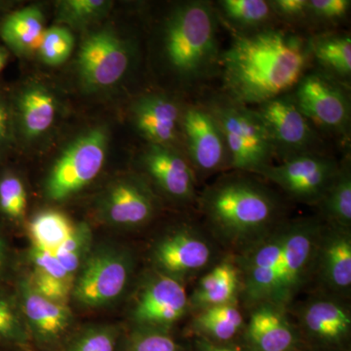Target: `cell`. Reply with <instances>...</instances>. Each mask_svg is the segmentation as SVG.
<instances>
[{"label":"cell","mask_w":351,"mask_h":351,"mask_svg":"<svg viewBox=\"0 0 351 351\" xmlns=\"http://www.w3.org/2000/svg\"><path fill=\"white\" fill-rule=\"evenodd\" d=\"M323 225L317 216L287 218L232 256L241 274L239 302L244 311L265 302L289 309L311 290Z\"/></svg>","instance_id":"cell-1"},{"label":"cell","mask_w":351,"mask_h":351,"mask_svg":"<svg viewBox=\"0 0 351 351\" xmlns=\"http://www.w3.org/2000/svg\"><path fill=\"white\" fill-rule=\"evenodd\" d=\"M311 68L308 34L285 25L239 34L221 52L219 90L253 108L291 93Z\"/></svg>","instance_id":"cell-2"},{"label":"cell","mask_w":351,"mask_h":351,"mask_svg":"<svg viewBox=\"0 0 351 351\" xmlns=\"http://www.w3.org/2000/svg\"><path fill=\"white\" fill-rule=\"evenodd\" d=\"M200 223L228 255L235 256L289 218L285 197L251 173L230 170L199 191Z\"/></svg>","instance_id":"cell-3"},{"label":"cell","mask_w":351,"mask_h":351,"mask_svg":"<svg viewBox=\"0 0 351 351\" xmlns=\"http://www.w3.org/2000/svg\"><path fill=\"white\" fill-rule=\"evenodd\" d=\"M219 21L213 1L174 2L156 27V58L182 93L207 89L219 73Z\"/></svg>","instance_id":"cell-4"},{"label":"cell","mask_w":351,"mask_h":351,"mask_svg":"<svg viewBox=\"0 0 351 351\" xmlns=\"http://www.w3.org/2000/svg\"><path fill=\"white\" fill-rule=\"evenodd\" d=\"M197 101L211 113L225 137L232 170L258 175L274 164L269 134L253 108L209 87L198 95Z\"/></svg>","instance_id":"cell-5"},{"label":"cell","mask_w":351,"mask_h":351,"mask_svg":"<svg viewBox=\"0 0 351 351\" xmlns=\"http://www.w3.org/2000/svg\"><path fill=\"white\" fill-rule=\"evenodd\" d=\"M135 252L119 243L94 244L76 274L71 302L84 311H98L119 302L133 285Z\"/></svg>","instance_id":"cell-6"},{"label":"cell","mask_w":351,"mask_h":351,"mask_svg":"<svg viewBox=\"0 0 351 351\" xmlns=\"http://www.w3.org/2000/svg\"><path fill=\"white\" fill-rule=\"evenodd\" d=\"M226 254L200 221L182 219L159 233L149 249L151 269L184 283L197 279Z\"/></svg>","instance_id":"cell-7"},{"label":"cell","mask_w":351,"mask_h":351,"mask_svg":"<svg viewBox=\"0 0 351 351\" xmlns=\"http://www.w3.org/2000/svg\"><path fill=\"white\" fill-rule=\"evenodd\" d=\"M108 143L110 134L105 126L88 129L71 140L46 176V199L64 202L93 182L105 166Z\"/></svg>","instance_id":"cell-8"},{"label":"cell","mask_w":351,"mask_h":351,"mask_svg":"<svg viewBox=\"0 0 351 351\" xmlns=\"http://www.w3.org/2000/svg\"><path fill=\"white\" fill-rule=\"evenodd\" d=\"M350 88L315 66L309 69L291 93L302 114L322 138L350 147Z\"/></svg>","instance_id":"cell-9"},{"label":"cell","mask_w":351,"mask_h":351,"mask_svg":"<svg viewBox=\"0 0 351 351\" xmlns=\"http://www.w3.org/2000/svg\"><path fill=\"white\" fill-rule=\"evenodd\" d=\"M309 294L288 309L304 346L313 351H350V301L318 291Z\"/></svg>","instance_id":"cell-10"},{"label":"cell","mask_w":351,"mask_h":351,"mask_svg":"<svg viewBox=\"0 0 351 351\" xmlns=\"http://www.w3.org/2000/svg\"><path fill=\"white\" fill-rule=\"evenodd\" d=\"M163 202L137 172L114 178L94 201L95 218L101 225L120 230H138L151 225Z\"/></svg>","instance_id":"cell-11"},{"label":"cell","mask_w":351,"mask_h":351,"mask_svg":"<svg viewBox=\"0 0 351 351\" xmlns=\"http://www.w3.org/2000/svg\"><path fill=\"white\" fill-rule=\"evenodd\" d=\"M189 313L186 286L149 269L134 289L128 321L131 328L173 331Z\"/></svg>","instance_id":"cell-12"},{"label":"cell","mask_w":351,"mask_h":351,"mask_svg":"<svg viewBox=\"0 0 351 351\" xmlns=\"http://www.w3.org/2000/svg\"><path fill=\"white\" fill-rule=\"evenodd\" d=\"M253 108L265 124L278 163L304 154H327L324 138L302 114L292 93Z\"/></svg>","instance_id":"cell-13"},{"label":"cell","mask_w":351,"mask_h":351,"mask_svg":"<svg viewBox=\"0 0 351 351\" xmlns=\"http://www.w3.org/2000/svg\"><path fill=\"white\" fill-rule=\"evenodd\" d=\"M142 176L164 202L181 209H193L199 196V182L184 152L175 147L147 145L138 157Z\"/></svg>","instance_id":"cell-14"},{"label":"cell","mask_w":351,"mask_h":351,"mask_svg":"<svg viewBox=\"0 0 351 351\" xmlns=\"http://www.w3.org/2000/svg\"><path fill=\"white\" fill-rule=\"evenodd\" d=\"M133 48L110 29L88 34L76 61L78 77L88 93L105 91L119 84L131 68Z\"/></svg>","instance_id":"cell-15"},{"label":"cell","mask_w":351,"mask_h":351,"mask_svg":"<svg viewBox=\"0 0 351 351\" xmlns=\"http://www.w3.org/2000/svg\"><path fill=\"white\" fill-rule=\"evenodd\" d=\"M182 138L198 182L232 170L225 137L211 113L198 101L184 104Z\"/></svg>","instance_id":"cell-16"},{"label":"cell","mask_w":351,"mask_h":351,"mask_svg":"<svg viewBox=\"0 0 351 351\" xmlns=\"http://www.w3.org/2000/svg\"><path fill=\"white\" fill-rule=\"evenodd\" d=\"M341 160L329 154H311L272 164L258 177L276 184L289 199L316 206L331 186Z\"/></svg>","instance_id":"cell-17"},{"label":"cell","mask_w":351,"mask_h":351,"mask_svg":"<svg viewBox=\"0 0 351 351\" xmlns=\"http://www.w3.org/2000/svg\"><path fill=\"white\" fill-rule=\"evenodd\" d=\"M13 287L32 348L38 351H60L75 330V316L71 307L45 299L36 292L25 271L18 270Z\"/></svg>","instance_id":"cell-18"},{"label":"cell","mask_w":351,"mask_h":351,"mask_svg":"<svg viewBox=\"0 0 351 351\" xmlns=\"http://www.w3.org/2000/svg\"><path fill=\"white\" fill-rule=\"evenodd\" d=\"M184 101L167 92H149L132 103V124L147 145L175 147L184 152L182 119Z\"/></svg>","instance_id":"cell-19"},{"label":"cell","mask_w":351,"mask_h":351,"mask_svg":"<svg viewBox=\"0 0 351 351\" xmlns=\"http://www.w3.org/2000/svg\"><path fill=\"white\" fill-rule=\"evenodd\" d=\"M311 291L350 301L351 230L323 225Z\"/></svg>","instance_id":"cell-20"},{"label":"cell","mask_w":351,"mask_h":351,"mask_svg":"<svg viewBox=\"0 0 351 351\" xmlns=\"http://www.w3.org/2000/svg\"><path fill=\"white\" fill-rule=\"evenodd\" d=\"M241 339L251 351H299L306 348L288 309L258 304L246 309Z\"/></svg>","instance_id":"cell-21"},{"label":"cell","mask_w":351,"mask_h":351,"mask_svg":"<svg viewBox=\"0 0 351 351\" xmlns=\"http://www.w3.org/2000/svg\"><path fill=\"white\" fill-rule=\"evenodd\" d=\"M11 107L16 138L32 144L47 135L56 123L60 103L49 86L31 82L18 90Z\"/></svg>","instance_id":"cell-22"},{"label":"cell","mask_w":351,"mask_h":351,"mask_svg":"<svg viewBox=\"0 0 351 351\" xmlns=\"http://www.w3.org/2000/svg\"><path fill=\"white\" fill-rule=\"evenodd\" d=\"M241 274L232 256L226 255L214 267L196 279L189 294L191 313L208 307L240 304Z\"/></svg>","instance_id":"cell-23"},{"label":"cell","mask_w":351,"mask_h":351,"mask_svg":"<svg viewBox=\"0 0 351 351\" xmlns=\"http://www.w3.org/2000/svg\"><path fill=\"white\" fill-rule=\"evenodd\" d=\"M313 66L350 88L351 36L350 32L327 31L309 34Z\"/></svg>","instance_id":"cell-24"},{"label":"cell","mask_w":351,"mask_h":351,"mask_svg":"<svg viewBox=\"0 0 351 351\" xmlns=\"http://www.w3.org/2000/svg\"><path fill=\"white\" fill-rule=\"evenodd\" d=\"M219 21L232 32V36L283 25L277 19L269 0H219L213 2Z\"/></svg>","instance_id":"cell-25"},{"label":"cell","mask_w":351,"mask_h":351,"mask_svg":"<svg viewBox=\"0 0 351 351\" xmlns=\"http://www.w3.org/2000/svg\"><path fill=\"white\" fill-rule=\"evenodd\" d=\"M246 315L240 304L208 307L193 313L191 327L193 336L215 343H228L241 338Z\"/></svg>","instance_id":"cell-26"},{"label":"cell","mask_w":351,"mask_h":351,"mask_svg":"<svg viewBox=\"0 0 351 351\" xmlns=\"http://www.w3.org/2000/svg\"><path fill=\"white\" fill-rule=\"evenodd\" d=\"M45 19L36 6L25 7L9 14L0 25V36L16 54L27 56L38 51L43 38Z\"/></svg>","instance_id":"cell-27"},{"label":"cell","mask_w":351,"mask_h":351,"mask_svg":"<svg viewBox=\"0 0 351 351\" xmlns=\"http://www.w3.org/2000/svg\"><path fill=\"white\" fill-rule=\"evenodd\" d=\"M318 217L327 225L351 230V159L348 152L331 186L316 205Z\"/></svg>","instance_id":"cell-28"},{"label":"cell","mask_w":351,"mask_h":351,"mask_svg":"<svg viewBox=\"0 0 351 351\" xmlns=\"http://www.w3.org/2000/svg\"><path fill=\"white\" fill-rule=\"evenodd\" d=\"M77 221L55 209L38 212L27 223L31 246L54 252L59 249L75 232Z\"/></svg>","instance_id":"cell-29"},{"label":"cell","mask_w":351,"mask_h":351,"mask_svg":"<svg viewBox=\"0 0 351 351\" xmlns=\"http://www.w3.org/2000/svg\"><path fill=\"white\" fill-rule=\"evenodd\" d=\"M0 345L34 350L13 283L0 284Z\"/></svg>","instance_id":"cell-30"},{"label":"cell","mask_w":351,"mask_h":351,"mask_svg":"<svg viewBox=\"0 0 351 351\" xmlns=\"http://www.w3.org/2000/svg\"><path fill=\"white\" fill-rule=\"evenodd\" d=\"M27 209V191L23 178L15 171L0 172V218L6 225H24Z\"/></svg>","instance_id":"cell-31"},{"label":"cell","mask_w":351,"mask_h":351,"mask_svg":"<svg viewBox=\"0 0 351 351\" xmlns=\"http://www.w3.org/2000/svg\"><path fill=\"white\" fill-rule=\"evenodd\" d=\"M122 334L117 325H86L73 330L60 351H117Z\"/></svg>","instance_id":"cell-32"},{"label":"cell","mask_w":351,"mask_h":351,"mask_svg":"<svg viewBox=\"0 0 351 351\" xmlns=\"http://www.w3.org/2000/svg\"><path fill=\"white\" fill-rule=\"evenodd\" d=\"M117 351H193L173 331L129 327L123 331Z\"/></svg>","instance_id":"cell-33"},{"label":"cell","mask_w":351,"mask_h":351,"mask_svg":"<svg viewBox=\"0 0 351 351\" xmlns=\"http://www.w3.org/2000/svg\"><path fill=\"white\" fill-rule=\"evenodd\" d=\"M112 2L108 0H62L56 4L58 24L82 29L108 15Z\"/></svg>","instance_id":"cell-34"},{"label":"cell","mask_w":351,"mask_h":351,"mask_svg":"<svg viewBox=\"0 0 351 351\" xmlns=\"http://www.w3.org/2000/svg\"><path fill=\"white\" fill-rule=\"evenodd\" d=\"M350 0H307L306 29L316 32L334 31L348 18Z\"/></svg>","instance_id":"cell-35"},{"label":"cell","mask_w":351,"mask_h":351,"mask_svg":"<svg viewBox=\"0 0 351 351\" xmlns=\"http://www.w3.org/2000/svg\"><path fill=\"white\" fill-rule=\"evenodd\" d=\"M75 46V38L68 27L54 25L45 29L38 48L44 64L57 66L68 61Z\"/></svg>","instance_id":"cell-36"},{"label":"cell","mask_w":351,"mask_h":351,"mask_svg":"<svg viewBox=\"0 0 351 351\" xmlns=\"http://www.w3.org/2000/svg\"><path fill=\"white\" fill-rule=\"evenodd\" d=\"M25 272L32 288L39 295L51 302L69 306L73 283L38 270L25 269Z\"/></svg>","instance_id":"cell-37"},{"label":"cell","mask_w":351,"mask_h":351,"mask_svg":"<svg viewBox=\"0 0 351 351\" xmlns=\"http://www.w3.org/2000/svg\"><path fill=\"white\" fill-rule=\"evenodd\" d=\"M269 3L281 24L306 29L307 0H269Z\"/></svg>","instance_id":"cell-38"},{"label":"cell","mask_w":351,"mask_h":351,"mask_svg":"<svg viewBox=\"0 0 351 351\" xmlns=\"http://www.w3.org/2000/svg\"><path fill=\"white\" fill-rule=\"evenodd\" d=\"M6 232V226L0 221V284H12L19 270L17 255Z\"/></svg>","instance_id":"cell-39"},{"label":"cell","mask_w":351,"mask_h":351,"mask_svg":"<svg viewBox=\"0 0 351 351\" xmlns=\"http://www.w3.org/2000/svg\"><path fill=\"white\" fill-rule=\"evenodd\" d=\"M16 138L11 101L0 96V164L10 152Z\"/></svg>","instance_id":"cell-40"},{"label":"cell","mask_w":351,"mask_h":351,"mask_svg":"<svg viewBox=\"0 0 351 351\" xmlns=\"http://www.w3.org/2000/svg\"><path fill=\"white\" fill-rule=\"evenodd\" d=\"M191 346L193 351H251L241 338L228 343H215L200 337L193 336Z\"/></svg>","instance_id":"cell-41"},{"label":"cell","mask_w":351,"mask_h":351,"mask_svg":"<svg viewBox=\"0 0 351 351\" xmlns=\"http://www.w3.org/2000/svg\"><path fill=\"white\" fill-rule=\"evenodd\" d=\"M7 60H8V52H7L6 48L0 45V71L5 66Z\"/></svg>","instance_id":"cell-42"},{"label":"cell","mask_w":351,"mask_h":351,"mask_svg":"<svg viewBox=\"0 0 351 351\" xmlns=\"http://www.w3.org/2000/svg\"><path fill=\"white\" fill-rule=\"evenodd\" d=\"M0 351H25L20 350V348H12V346H7L0 345Z\"/></svg>","instance_id":"cell-43"},{"label":"cell","mask_w":351,"mask_h":351,"mask_svg":"<svg viewBox=\"0 0 351 351\" xmlns=\"http://www.w3.org/2000/svg\"><path fill=\"white\" fill-rule=\"evenodd\" d=\"M299 351H313V350H308V348H302V350H299Z\"/></svg>","instance_id":"cell-44"}]
</instances>
